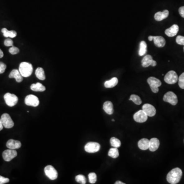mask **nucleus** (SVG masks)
Masks as SVG:
<instances>
[{
    "label": "nucleus",
    "instance_id": "79ce46f5",
    "mask_svg": "<svg viewBox=\"0 0 184 184\" xmlns=\"http://www.w3.org/2000/svg\"><path fill=\"white\" fill-rule=\"evenodd\" d=\"M148 39H149V41H152V40H153V36H149Z\"/></svg>",
    "mask_w": 184,
    "mask_h": 184
},
{
    "label": "nucleus",
    "instance_id": "c9c22d12",
    "mask_svg": "<svg viewBox=\"0 0 184 184\" xmlns=\"http://www.w3.org/2000/svg\"><path fill=\"white\" fill-rule=\"evenodd\" d=\"M5 46L6 47H10L13 46V41L12 39H7L4 41Z\"/></svg>",
    "mask_w": 184,
    "mask_h": 184
},
{
    "label": "nucleus",
    "instance_id": "f257e3e1",
    "mask_svg": "<svg viewBox=\"0 0 184 184\" xmlns=\"http://www.w3.org/2000/svg\"><path fill=\"white\" fill-rule=\"evenodd\" d=\"M182 174V171L179 168L173 169L167 174V182L171 184H177L181 179Z\"/></svg>",
    "mask_w": 184,
    "mask_h": 184
},
{
    "label": "nucleus",
    "instance_id": "a211bd4d",
    "mask_svg": "<svg viewBox=\"0 0 184 184\" xmlns=\"http://www.w3.org/2000/svg\"><path fill=\"white\" fill-rule=\"evenodd\" d=\"M159 146H160V141L158 139L153 138L149 140V149L150 151L153 152L156 151L158 149Z\"/></svg>",
    "mask_w": 184,
    "mask_h": 184
},
{
    "label": "nucleus",
    "instance_id": "cd10ccee",
    "mask_svg": "<svg viewBox=\"0 0 184 184\" xmlns=\"http://www.w3.org/2000/svg\"><path fill=\"white\" fill-rule=\"evenodd\" d=\"M108 156L109 157H111L112 158H117L119 156L118 149L116 147L111 148V149H110L109 153H108Z\"/></svg>",
    "mask_w": 184,
    "mask_h": 184
},
{
    "label": "nucleus",
    "instance_id": "393cba45",
    "mask_svg": "<svg viewBox=\"0 0 184 184\" xmlns=\"http://www.w3.org/2000/svg\"><path fill=\"white\" fill-rule=\"evenodd\" d=\"M118 83V80L116 77H114L110 80L106 81L104 83V87L106 88H112L115 87Z\"/></svg>",
    "mask_w": 184,
    "mask_h": 184
},
{
    "label": "nucleus",
    "instance_id": "2f4dec72",
    "mask_svg": "<svg viewBox=\"0 0 184 184\" xmlns=\"http://www.w3.org/2000/svg\"><path fill=\"white\" fill-rule=\"evenodd\" d=\"M88 177H89V181L91 184H95L97 181V175L95 173H90Z\"/></svg>",
    "mask_w": 184,
    "mask_h": 184
},
{
    "label": "nucleus",
    "instance_id": "412c9836",
    "mask_svg": "<svg viewBox=\"0 0 184 184\" xmlns=\"http://www.w3.org/2000/svg\"><path fill=\"white\" fill-rule=\"evenodd\" d=\"M103 109L104 111L107 114L112 115L114 113L113 103L110 101H107L104 103Z\"/></svg>",
    "mask_w": 184,
    "mask_h": 184
},
{
    "label": "nucleus",
    "instance_id": "9d476101",
    "mask_svg": "<svg viewBox=\"0 0 184 184\" xmlns=\"http://www.w3.org/2000/svg\"><path fill=\"white\" fill-rule=\"evenodd\" d=\"M25 103L27 106L36 107L40 104V101L39 98L33 95H29L25 98Z\"/></svg>",
    "mask_w": 184,
    "mask_h": 184
},
{
    "label": "nucleus",
    "instance_id": "6e6552de",
    "mask_svg": "<svg viewBox=\"0 0 184 184\" xmlns=\"http://www.w3.org/2000/svg\"><path fill=\"white\" fill-rule=\"evenodd\" d=\"M46 176L50 180H56L58 177V173L55 169L51 165H48L44 169Z\"/></svg>",
    "mask_w": 184,
    "mask_h": 184
},
{
    "label": "nucleus",
    "instance_id": "ea45409f",
    "mask_svg": "<svg viewBox=\"0 0 184 184\" xmlns=\"http://www.w3.org/2000/svg\"><path fill=\"white\" fill-rule=\"evenodd\" d=\"M3 127H4V126H3V124H2L1 119V118H0V131L3 130Z\"/></svg>",
    "mask_w": 184,
    "mask_h": 184
},
{
    "label": "nucleus",
    "instance_id": "1a4fd4ad",
    "mask_svg": "<svg viewBox=\"0 0 184 184\" xmlns=\"http://www.w3.org/2000/svg\"><path fill=\"white\" fill-rule=\"evenodd\" d=\"M100 145L97 142H90L84 146V150L89 153H97L100 150Z\"/></svg>",
    "mask_w": 184,
    "mask_h": 184
},
{
    "label": "nucleus",
    "instance_id": "f704fd0d",
    "mask_svg": "<svg viewBox=\"0 0 184 184\" xmlns=\"http://www.w3.org/2000/svg\"><path fill=\"white\" fill-rule=\"evenodd\" d=\"M176 42L177 44L184 46V36L181 35L177 36L176 38Z\"/></svg>",
    "mask_w": 184,
    "mask_h": 184
},
{
    "label": "nucleus",
    "instance_id": "f3484780",
    "mask_svg": "<svg viewBox=\"0 0 184 184\" xmlns=\"http://www.w3.org/2000/svg\"><path fill=\"white\" fill-rule=\"evenodd\" d=\"M10 78H14L17 83H21L23 81V76L21 74L19 70L14 69L12 70L9 75Z\"/></svg>",
    "mask_w": 184,
    "mask_h": 184
},
{
    "label": "nucleus",
    "instance_id": "a18cd8bd",
    "mask_svg": "<svg viewBox=\"0 0 184 184\" xmlns=\"http://www.w3.org/2000/svg\"></svg>",
    "mask_w": 184,
    "mask_h": 184
},
{
    "label": "nucleus",
    "instance_id": "c756f323",
    "mask_svg": "<svg viewBox=\"0 0 184 184\" xmlns=\"http://www.w3.org/2000/svg\"><path fill=\"white\" fill-rule=\"evenodd\" d=\"M129 100L133 101L137 105H140L142 103V100L140 98V97L138 95H131L130 96V98Z\"/></svg>",
    "mask_w": 184,
    "mask_h": 184
},
{
    "label": "nucleus",
    "instance_id": "2eb2a0df",
    "mask_svg": "<svg viewBox=\"0 0 184 184\" xmlns=\"http://www.w3.org/2000/svg\"><path fill=\"white\" fill-rule=\"evenodd\" d=\"M178 30L179 27L178 25L176 24L173 25L172 26L165 30V33L169 37H173L178 33Z\"/></svg>",
    "mask_w": 184,
    "mask_h": 184
},
{
    "label": "nucleus",
    "instance_id": "e433bc0d",
    "mask_svg": "<svg viewBox=\"0 0 184 184\" xmlns=\"http://www.w3.org/2000/svg\"><path fill=\"white\" fill-rule=\"evenodd\" d=\"M6 67H7V66H6V64H5L4 63L0 62V74H3V73H4Z\"/></svg>",
    "mask_w": 184,
    "mask_h": 184
},
{
    "label": "nucleus",
    "instance_id": "5701e85b",
    "mask_svg": "<svg viewBox=\"0 0 184 184\" xmlns=\"http://www.w3.org/2000/svg\"><path fill=\"white\" fill-rule=\"evenodd\" d=\"M30 89L34 92H44L46 90L45 87L40 83L32 84Z\"/></svg>",
    "mask_w": 184,
    "mask_h": 184
},
{
    "label": "nucleus",
    "instance_id": "0eeeda50",
    "mask_svg": "<svg viewBox=\"0 0 184 184\" xmlns=\"http://www.w3.org/2000/svg\"><path fill=\"white\" fill-rule=\"evenodd\" d=\"M163 100L165 102H167L172 106H176L178 102L177 97L172 92H168L164 95Z\"/></svg>",
    "mask_w": 184,
    "mask_h": 184
},
{
    "label": "nucleus",
    "instance_id": "b1692460",
    "mask_svg": "<svg viewBox=\"0 0 184 184\" xmlns=\"http://www.w3.org/2000/svg\"><path fill=\"white\" fill-rule=\"evenodd\" d=\"M2 32L3 33V35L5 37H10V38H14L17 35V33L14 30L9 31L5 28L2 29L1 30Z\"/></svg>",
    "mask_w": 184,
    "mask_h": 184
},
{
    "label": "nucleus",
    "instance_id": "72a5a7b5",
    "mask_svg": "<svg viewBox=\"0 0 184 184\" xmlns=\"http://www.w3.org/2000/svg\"><path fill=\"white\" fill-rule=\"evenodd\" d=\"M9 53L10 54H12V55H15L19 53L20 50H19V49L18 48L12 46L9 49Z\"/></svg>",
    "mask_w": 184,
    "mask_h": 184
},
{
    "label": "nucleus",
    "instance_id": "58836bf2",
    "mask_svg": "<svg viewBox=\"0 0 184 184\" xmlns=\"http://www.w3.org/2000/svg\"><path fill=\"white\" fill-rule=\"evenodd\" d=\"M178 12H179L180 16H181L182 17L184 18V6L180 7L179 9H178Z\"/></svg>",
    "mask_w": 184,
    "mask_h": 184
},
{
    "label": "nucleus",
    "instance_id": "c03bdc74",
    "mask_svg": "<svg viewBox=\"0 0 184 184\" xmlns=\"http://www.w3.org/2000/svg\"><path fill=\"white\" fill-rule=\"evenodd\" d=\"M112 121H115L114 119H112Z\"/></svg>",
    "mask_w": 184,
    "mask_h": 184
},
{
    "label": "nucleus",
    "instance_id": "4c0bfd02",
    "mask_svg": "<svg viewBox=\"0 0 184 184\" xmlns=\"http://www.w3.org/2000/svg\"><path fill=\"white\" fill-rule=\"evenodd\" d=\"M9 182V179L7 177H3L2 176H0V184H4L8 183Z\"/></svg>",
    "mask_w": 184,
    "mask_h": 184
},
{
    "label": "nucleus",
    "instance_id": "4468645a",
    "mask_svg": "<svg viewBox=\"0 0 184 184\" xmlns=\"http://www.w3.org/2000/svg\"><path fill=\"white\" fill-rule=\"evenodd\" d=\"M142 110L149 117H153L156 114V110L155 107L151 104L146 103L143 105Z\"/></svg>",
    "mask_w": 184,
    "mask_h": 184
},
{
    "label": "nucleus",
    "instance_id": "473e14b6",
    "mask_svg": "<svg viewBox=\"0 0 184 184\" xmlns=\"http://www.w3.org/2000/svg\"><path fill=\"white\" fill-rule=\"evenodd\" d=\"M178 85L180 88L184 89V72L182 73L178 78Z\"/></svg>",
    "mask_w": 184,
    "mask_h": 184
},
{
    "label": "nucleus",
    "instance_id": "37998d69",
    "mask_svg": "<svg viewBox=\"0 0 184 184\" xmlns=\"http://www.w3.org/2000/svg\"><path fill=\"white\" fill-rule=\"evenodd\" d=\"M125 183H123L121 181H117L116 182V183H115V184H124Z\"/></svg>",
    "mask_w": 184,
    "mask_h": 184
},
{
    "label": "nucleus",
    "instance_id": "6ab92c4d",
    "mask_svg": "<svg viewBox=\"0 0 184 184\" xmlns=\"http://www.w3.org/2000/svg\"><path fill=\"white\" fill-rule=\"evenodd\" d=\"M169 13V12L168 10H164L162 12H158L154 14V19L157 21H161L168 17Z\"/></svg>",
    "mask_w": 184,
    "mask_h": 184
},
{
    "label": "nucleus",
    "instance_id": "20e7f679",
    "mask_svg": "<svg viewBox=\"0 0 184 184\" xmlns=\"http://www.w3.org/2000/svg\"><path fill=\"white\" fill-rule=\"evenodd\" d=\"M5 101L7 106L12 107L16 106L18 102V98L16 95L11 94L10 93H7L4 96Z\"/></svg>",
    "mask_w": 184,
    "mask_h": 184
},
{
    "label": "nucleus",
    "instance_id": "9b49d317",
    "mask_svg": "<svg viewBox=\"0 0 184 184\" xmlns=\"http://www.w3.org/2000/svg\"><path fill=\"white\" fill-rule=\"evenodd\" d=\"M17 155V151L14 149H12L5 150L2 154L3 159L6 162H9L12 161L13 158H16Z\"/></svg>",
    "mask_w": 184,
    "mask_h": 184
},
{
    "label": "nucleus",
    "instance_id": "a19ab883",
    "mask_svg": "<svg viewBox=\"0 0 184 184\" xmlns=\"http://www.w3.org/2000/svg\"><path fill=\"white\" fill-rule=\"evenodd\" d=\"M3 56H4V53H3V51H2L1 49H0V59L2 58Z\"/></svg>",
    "mask_w": 184,
    "mask_h": 184
},
{
    "label": "nucleus",
    "instance_id": "f03ea898",
    "mask_svg": "<svg viewBox=\"0 0 184 184\" xmlns=\"http://www.w3.org/2000/svg\"><path fill=\"white\" fill-rule=\"evenodd\" d=\"M19 71L24 77H28L33 72V66L28 62H22L19 66Z\"/></svg>",
    "mask_w": 184,
    "mask_h": 184
},
{
    "label": "nucleus",
    "instance_id": "bb28decb",
    "mask_svg": "<svg viewBox=\"0 0 184 184\" xmlns=\"http://www.w3.org/2000/svg\"><path fill=\"white\" fill-rule=\"evenodd\" d=\"M147 52V44L145 41H141L140 44V48L139 51V56H143Z\"/></svg>",
    "mask_w": 184,
    "mask_h": 184
},
{
    "label": "nucleus",
    "instance_id": "a878e982",
    "mask_svg": "<svg viewBox=\"0 0 184 184\" xmlns=\"http://www.w3.org/2000/svg\"><path fill=\"white\" fill-rule=\"evenodd\" d=\"M35 75L40 80H44L46 79L44 70L42 68L39 67L35 70Z\"/></svg>",
    "mask_w": 184,
    "mask_h": 184
},
{
    "label": "nucleus",
    "instance_id": "39448f33",
    "mask_svg": "<svg viewBox=\"0 0 184 184\" xmlns=\"http://www.w3.org/2000/svg\"><path fill=\"white\" fill-rule=\"evenodd\" d=\"M178 79V76L174 71H169L164 77L165 82L168 84H174L177 83Z\"/></svg>",
    "mask_w": 184,
    "mask_h": 184
},
{
    "label": "nucleus",
    "instance_id": "423d86ee",
    "mask_svg": "<svg viewBox=\"0 0 184 184\" xmlns=\"http://www.w3.org/2000/svg\"><path fill=\"white\" fill-rule=\"evenodd\" d=\"M3 126L6 129H11L14 126V122L8 114L5 113L1 117Z\"/></svg>",
    "mask_w": 184,
    "mask_h": 184
},
{
    "label": "nucleus",
    "instance_id": "4be33fe9",
    "mask_svg": "<svg viewBox=\"0 0 184 184\" xmlns=\"http://www.w3.org/2000/svg\"><path fill=\"white\" fill-rule=\"evenodd\" d=\"M138 147L141 150H145L149 149V140L147 139H142L138 142Z\"/></svg>",
    "mask_w": 184,
    "mask_h": 184
},
{
    "label": "nucleus",
    "instance_id": "dca6fc26",
    "mask_svg": "<svg viewBox=\"0 0 184 184\" xmlns=\"http://www.w3.org/2000/svg\"><path fill=\"white\" fill-rule=\"evenodd\" d=\"M21 143L20 141H17V140H13V139H10L6 143V146L9 149H19L21 147Z\"/></svg>",
    "mask_w": 184,
    "mask_h": 184
},
{
    "label": "nucleus",
    "instance_id": "f8f14e48",
    "mask_svg": "<svg viewBox=\"0 0 184 184\" xmlns=\"http://www.w3.org/2000/svg\"><path fill=\"white\" fill-rule=\"evenodd\" d=\"M148 116L143 110H140L134 115V119L135 121L139 123H143L146 121Z\"/></svg>",
    "mask_w": 184,
    "mask_h": 184
},
{
    "label": "nucleus",
    "instance_id": "7c9ffc66",
    "mask_svg": "<svg viewBox=\"0 0 184 184\" xmlns=\"http://www.w3.org/2000/svg\"><path fill=\"white\" fill-rule=\"evenodd\" d=\"M76 181L82 184H86V178L83 175L79 174L75 177Z\"/></svg>",
    "mask_w": 184,
    "mask_h": 184
},
{
    "label": "nucleus",
    "instance_id": "7ed1b4c3",
    "mask_svg": "<svg viewBox=\"0 0 184 184\" xmlns=\"http://www.w3.org/2000/svg\"><path fill=\"white\" fill-rule=\"evenodd\" d=\"M147 83L150 86L151 91L154 93L158 92V87L161 86L162 83L159 79L156 77H150L147 79Z\"/></svg>",
    "mask_w": 184,
    "mask_h": 184
},
{
    "label": "nucleus",
    "instance_id": "aec40b11",
    "mask_svg": "<svg viewBox=\"0 0 184 184\" xmlns=\"http://www.w3.org/2000/svg\"><path fill=\"white\" fill-rule=\"evenodd\" d=\"M153 40L154 41V44L157 47H164L166 44V40L164 38L161 36H153Z\"/></svg>",
    "mask_w": 184,
    "mask_h": 184
},
{
    "label": "nucleus",
    "instance_id": "ddd939ff",
    "mask_svg": "<svg viewBox=\"0 0 184 184\" xmlns=\"http://www.w3.org/2000/svg\"><path fill=\"white\" fill-rule=\"evenodd\" d=\"M157 65V62L153 60V57L150 55H146L145 56L142 60V66L143 67H149V66H151L155 67Z\"/></svg>",
    "mask_w": 184,
    "mask_h": 184
},
{
    "label": "nucleus",
    "instance_id": "c85d7f7f",
    "mask_svg": "<svg viewBox=\"0 0 184 184\" xmlns=\"http://www.w3.org/2000/svg\"><path fill=\"white\" fill-rule=\"evenodd\" d=\"M110 143L113 147H116V148L120 147L121 146V142L120 140L115 137H112L110 139Z\"/></svg>",
    "mask_w": 184,
    "mask_h": 184
}]
</instances>
